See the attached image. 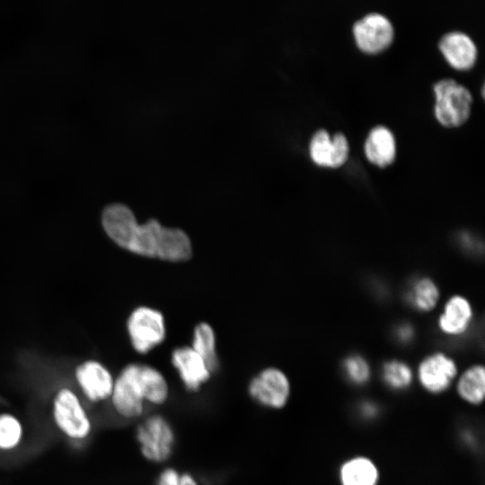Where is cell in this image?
I'll return each instance as SVG.
<instances>
[{"mask_svg":"<svg viewBox=\"0 0 485 485\" xmlns=\"http://www.w3.org/2000/svg\"><path fill=\"white\" fill-rule=\"evenodd\" d=\"M181 472L174 467H165L159 473L155 485H180Z\"/></svg>","mask_w":485,"mask_h":485,"instance_id":"obj_23","label":"cell"},{"mask_svg":"<svg viewBox=\"0 0 485 485\" xmlns=\"http://www.w3.org/2000/svg\"><path fill=\"white\" fill-rule=\"evenodd\" d=\"M191 348L205 360L212 373L218 368L216 337L209 324L201 322L195 327Z\"/></svg>","mask_w":485,"mask_h":485,"instance_id":"obj_18","label":"cell"},{"mask_svg":"<svg viewBox=\"0 0 485 485\" xmlns=\"http://www.w3.org/2000/svg\"><path fill=\"white\" fill-rule=\"evenodd\" d=\"M439 297V291L433 280L422 278L415 281L408 294L409 302L421 312L432 310Z\"/></svg>","mask_w":485,"mask_h":485,"instance_id":"obj_19","label":"cell"},{"mask_svg":"<svg viewBox=\"0 0 485 485\" xmlns=\"http://www.w3.org/2000/svg\"><path fill=\"white\" fill-rule=\"evenodd\" d=\"M128 331L134 349L146 354L161 344L165 337L164 319L159 311L141 306L135 309L127 322Z\"/></svg>","mask_w":485,"mask_h":485,"instance_id":"obj_7","label":"cell"},{"mask_svg":"<svg viewBox=\"0 0 485 485\" xmlns=\"http://www.w3.org/2000/svg\"><path fill=\"white\" fill-rule=\"evenodd\" d=\"M365 153L373 163L384 167L395 157V140L391 130L384 126L373 128L365 143Z\"/></svg>","mask_w":485,"mask_h":485,"instance_id":"obj_16","label":"cell"},{"mask_svg":"<svg viewBox=\"0 0 485 485\" xmlns=\"http://www.w3.org/2000/svg\"><path fill=\"white\" fill-rule=\"evenodd\" d=\"M382 378L384 384L392 391H404L413 380V373L405 362L392 359L384 364Z\"/></svg>","mask_w":485,"mask_h":485,"instance_id":"obj_20","label":"cell"},{"mask_svg":"<svg viewBox=\"0 0 485 485\" xmlns=\"http://www.w3.org/2000/svg\"><path fill=\"white\" fill-rule=\"evenodd\" d=\"M379 476L376 464L370 458L363 455L346 460L339 470L341 485H377Z\"/></svg>","mask_w":485,"mask_h":485,"instance_id":"obj_15","label":"cell"},{"mask_svg":"<svg viewBox=\"0 0 485 485\" xmlns=\"http://www.w3.org/2000/svg\"><path fill=\"white\" fill-rule=\"evenodd\" d=\"M135 437L141 455L149 463H163L174 452L175 430L162 414L154 413L144 418L136 428Z\"/></svg>","mask_w":485,"mask_h":485,"instance_id":"obj_3","label":"cell"},{"mask_svg":"<svg viewBox=\"0 0 485 485\" xmlns=\"http://www.w3.org/2000/svg\"><path fill=\"white\" fill-rule=\"evenodd\" d=\"M353 32L357 46L368 53H376L387 48L393 38L391 22L383 14L372 13L357 21Z\"/></svg>","mask_w":485,"mask_h":485,"instance_id":"obj_11","label":"cell"},{"mask_svg":"<svg viewBox=\"0 0 485 485\" xmlns=\"http://www.w3.org/2000/svg\"><path fill=\"white\" fill-rule=\"evenodd\" d=\"M397 337L401 341L408 342L413 337V329L410 325H402L397 331Z\"/></svg>","mask_w":485,"mask_h":485,"instance_id":"obj_25","label":"cell"},{"mask_svg":"<svg viewBox=\"0 0 485 485\" xmlns=\"http://www.w3.org/2000/svg\"><path fill=\"white\" fill-rule=\"evenodd\" d=\"M434 91L435 114L441 124L456 127L468 119L472 98L466 87L452 78H445L435 84Z\"/></svg>","mask_w":485,"mask_h":485,"instance_id":"obj_6","label":"cell"},{"mask_svg":"<svg viewBox=\"0 0 485 485\" xmlns=\"http://www.w3.org/2000/svg\"><path fill=\"white\" fill-rule=\"evenodd\" d=\"M456 375L454 360L442 352L433 353L423 358L417 371L421 387L434 395L445 392L452 385Z\"/></svg>","mask_w":485,"mask_h":485,"instance_id":"obj_8","label":"cell"},{"mask_svg":"<svg viewBox=\"0 0 485 485\" xmlns=\"http://www.w3.org/2000/svg\"><path fill=\"white\" fill-rule=\"evenodd\" d=\"M360 415L364 419H371L378 415V406L373 401H363L358 408Z\"/></svg>","mask_w":485,"mask_h":485,"instance_id":"obj_24","label":"cell"},{"mask_svg":"<svg viewBox=\"0 0 485 485\" xmlns=\"http://www.w3.org/2000/svg\"><path fill=\"white\" fill-rule=\"evenodd\" d=\"M170 397V385L161 371L146 364L131 363L114 380L110 401L119 417L133 420L142 418L147 406H163Z\"/></svg>","mask_w":485,"mask_h":485,"instance_id":"obj_2","label":"cell"},{"mask_svg":"<svg viewBox=\"0 0 485 485\" xmlns=\"http://www.w3.org/2000/svg\"><path fill=\"white\" fill-rule=\"evenodd\" d=\"M101 224L116 244L131 252L171 261L191 256L190 240L184 231L165 227L155 219L139 225L126 205L114 203L106 207Z\"/></svg>","mask_w":485,"mask_h":485,"instance_id":"obj_1","label":"cell"},{"mask_svg":"<svg viewBox=\"0 0 485 485\" xmlns=\"http://www.w3.org/2000/svg\"><path fill=\"white\" fill-rule=\"evenodd\" d=\"M438 45L447 61L455 68H470L476 60V46L463 32H448L441 38Z\"/></svg>","mask_w":485,"mask_h":485,"instance_id":"obj_13","label":"cell"},{"mask_svg":"<svg viewBox=\"0 0 485 485\" xmlns=\"http://www.w3.org/2000/svg\"><path fill=\"white\" fill-rule=\"evenodd\" d=\"M75 376L88 401L101 402L110 400L115 379L104 365L96 360H86L76 366Z\"/></svg>","mask_w":485,"mask_h":485,"instance_id":"obj_9","label":"cell"},{"mask_svg":"<svg viewBox=\"0 0 485 485\" xmlns=\"http://www.w3.org/2000/svg\"><path fill=\"white\" fill-rule=\"evenodd\" d=\"M310 154L319 165L338 167L348 158V144L342 133H336L332 139L324 129L317 130L310 142Z\"/></svg>","mask_w":485,"mask_h":485,"instance_id":"obj_12","label":"cell"},{"mask_svg":"<svg viewBox=\"0 0 485 485\" xmlns=\"http://www.w3.org/2000/svg\"><path fill=\"white\" fill-rule=\"evenodd\" d=\"M456 392L470 405L481 404L485 397V370L481 365L468 367L457 379Z\"/></svg>","mask_w":485,"mask_h":485,"instance_id":"obj_17","label":"cell"},{"mask_svg":"<svg viewBox=\"0 0 485 485\" xmlns=\"http://www.w3.org/2000/svg\"><path fill=\"white\" fill-rule=\"evenodd\" d=\"M472 309L463 296L454 295L445 304L444 312L438 318L440 331L450 336L463 334L470 326Z\"/></svg>","mask_w":485,"mask_h":485,"instance_id":"obj_14","label":"cell"},{"mask_svg":"<svg viewBox=\"0 0 485 485\" xmlns=\"http://www.w3.org/2000/svg\"><path fill=\"white\" fill-rule=\"evenodd\" d=\"M344 375L348 381L354 385L362 386L368 383L371 370L367 361L358 355H351L345 358L342 364Z\"/></svg>","mask_w":485,"mask_h":485,"instance_id":"obj_22","label":"cell"},{"mask_svg":"<svg viewBox=\"0 0 485 485\" xmlns=\"http://www.w3.org/2000/svg\"><path fill=\"white\" fill-rule=\"evenodd\" d=\"M249 397L269 410H282L291 397V384L279 368L269 366L251 378L247 385Z\"/></svg>","mask_w":485,"mask_h":485,"instance_id":"obj_5","label":"cell"},{"mask_svg":"<svg viewBox=\"0 0 485 485\" xmlns=\"http://www.w3.org/2000/svg\"><path fill=\"white\" fill-rule=\"evenodd\" d=\"M52 415L57 428L69 439L84 440L92 431V422L83 403L68 387L60 388L54 395Z\"/></svg>","mask_w":485,"mask_h":485,"instance_id":"obj_4","label":"cell"},{"mask_svg":"<svg viewBox=\"0 0 485 485\" xmlns=\"http://www.w3.org/2000/svg\"><path fill=\"white\" fill-rule=\"evenodd\" d=\"M180 485H199L198 479L190 472H181Z\"/></svg>","mask_w":485,"mask_h":485,"instance_id":"obj_26","label":"cell"},{"mask_svg":"<svg viewBox=\"0 0 485 485\" xmlns=\"http://www.w3.org/2000/svg\"><path fill=\"white\" fill-rule=\"evenodd\" d=\"M23 436L20 419L11 413L0 414V450L9 451L17 447Z\"/></svg>","mask_w":485,"mask_h":485,"instance_id":"obj_21","label":"cell"},{"mask_svg":"<svg viewBox=\"0 0 485 485\" xmlns=\"http://www.w3.org/2000/svg\"><path fill=\"white\" fill-rule=\"evenodd\" d=\"M171 363L189 392H199L212 375L205 360L191 347L175 348L171 355Z\"/></svg>","mask_w":485,"mask_h":485,"instance_id":"obj_10","label":"cell"}]
</instances>
